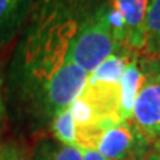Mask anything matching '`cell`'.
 I'll use <instances>...</instances> for the list:
<instances>
[{"label":"cell","mask_w":160,"mask_h":160,"mask_svg":"<svg viewBox=\"0 0 160 160\" xmlns=\"http://www.w3.org/2000/svg\"><path fill=\"white\" fill-rule=\"evenodd\" d=\"M76 26V2L40 0L16 44L9 91L38 124L51 123L87 84L88 75L72 58Z\"/></svg>","instance_id":"1"},{"label":"cell","mask_w":160,"mask_h":160,"mask_svg":"<svg viewBox=\"0 0 160 160\" xmlns=\"http://www.w3.org/2000/svg\"><path fill=\"white\" fill-rule=\"evenodd\" d=\"M78 26L73 38V62L88 76L119 47L113 36L108 0L76 2Z\"/></svg>","instance_id":"2"},{"label":"cell","mask_w":160,"mask_h":160,"mask_svg":"<svg viewBox=\"0 0 160 160\" xmlns=\"http://www.w3.org/2000/svg\"><path fill=\"white\" fill-rule=\"evenodd\" d=\"M143 83L132 109V122L151 144H160V60L139 56Z\"/></svg>","instance_id":"3"},{"label":"cell","mask_w":160,"mask_h":160,"mask_svg":"<svg viewBox=\"0 0 160 160\" xmlns=\"http://www.w3.org/2000/svg\"><path fill=\"white\" fill-rule=\"evenodd\" d=\"M113 36L119 47L142 55L149 0H108Z\"/></svg>","instance_id":"4"},{"label":"cell","mask_w":160,"mask_h":160,"mask_svg":"<svg viewBox=\"0 0 160 160\" xmlns=\"http://www.w3.org/2000/svg\"><path fill=\"white\" fill-rule=\"evenodd\" d=\"M151 146L132 120H123L103 132L96 151L106 160H143Z\"/></svg>","instance_id":"5"},{"label":"cell","mask_w":160,"mask_h":160,"mask_svg":"<svg viewBox=\"0 0 160 160\" xmlns=\"http://www.w3.org/2000/svg\"><path fill=\"white\" fill-rule=\"evenodd\" d=\"M33 6V0H0V52L22 35Z\"/></svg>","instance_id":"6"},{"label":"cell","mask_w":160,"mask_h":160,"mask_svg":"<svg viewBox=\"0 0 160 160\" xmlns=\"http://www.w3.org/2000/svg\"><path fill=\"white\" fill-rule=\"evenodd\" d=\"M143 83V72L140 69L139 56H135L124 71L120 79V96H119V118L120 120H131L135 99Z\"/></svg>","instance_id":"7"},{"label":"cell","mask_w":160,"mask_h":160,"mask_svg":"<svg viewBox=\"0 0 160 160\" xmlns=\"http://www.w3.org/2000/svg\"><path fill=\"white\" fill-rule=\"evenodd\" d=\"M139 55L133 53L128 49L118 48L112 55L104 60L100 66L88 76V82H102L119 84L128 63Z\"/></svg>","instance_id":"8"},{"label":"cell","mask_w":160,"mask_h":160,"mask_svg":"<svg viewBox=\"0 0 160 160\" xmlns=\"http://www.w3.org/2000/svg\"><path fill=\"white\" fill-rule=\"evenodd\" d=\"M140 56L160 60V0H149L144 22V46Z\"/></svg>","instance_id":"9"},{"label":"cell","mask_w":160,"mask_h":160,"mask_svg":"<svg viewBox=\"0 0 160 160\" xmlns=\"http://www.w3.org/2000/svg\"><path fill=\"white\" fill-rule=\"evenodd\" d=\"M53 138L63 146L76 147V126L73 122L71 108L67 107L60 111L49 123Z\"/></svg>","instance_id":"10"},{"label":"cell","mask_w":160,"mask_h":160,"mask_svg":"<svg viewBox=\"0 0 160 160\" xmlns=\"http://www.w3.org/2000/svg\"><path fill=\"white\" fill-rule=\"evenodd\" d=\"M36 160H83V151L78 147L63 146L60 143H44Z\"/></svg>","instance_id":"11"},{"label":"cell","mask_w":160,"mask_h":160,"mask_svg":"<svg viewBox=\"0 0 160 160\" xmlns=\"http://www.w3.org/2000/svg\"><path fill=\"white\" fill-rule=\"evenodd\" d=\"M0 160H26V158L15 144L0 143Z\"/></svg>","instance_id":"12"},{"label":"cell","mask_w":160,"mask_h":160,"mask_svg":"<svg viewBox=\"0 0 160 160\" xmlns=\"http://www.w3.org/2000/svg\"><path fill=\"white\" fill-rule=\"evenodd\" d=\"M6 102H4V95H3V78L0 72V132L3 131L4 123H6Z\"/></svg>","instance_id":"13"},{"label":"cell","mask_w":160,"mask_h":160,"mask_svg":"<svg viewBox=\"0 0 160 160\" xmlns=\"http://www.w3.org/2000/svg\"><path fill=\"white\" fill-rule=\"evenodd\" d=\"M143 160H160V144H152Z\"/></svg>","instance_id":"14"},{"label":"cell","mask_w":160,"mask_h":160,"mask_svg":"<svg viewBox=\"0 0 160 160\" xmlns=\"http://www.w3.org/2000/svg\"><path fill=\"white\" fill-rule=\"evenodd\" d=\"M83 160H106L98 151L93 149H88V151H83Z\"/></svg>","instance_id":"15"}]
</instances>
